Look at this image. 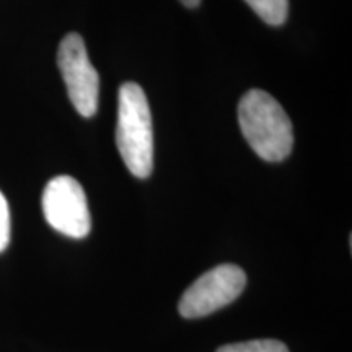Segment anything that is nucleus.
I'll use <instances>...</instances> for the list:
<instances>
[{"label":"nucleus","instance_id":"obj_1","mask_svg":"<svg viewBox=\"0 0 352 352\" xmlns=\"http://www.w3.org/2000/svg\"><path fill=\"white\" fill-rule=\"evenodd\" d=\"M240 129L250 147L266 162H283L294 147V129L285 109L267 91L253 88L239 103Z\"/></svg>","mask_w":352,"mask_h":352},{"label":"nucleus","instance_id":"obj_2","mask_svg":"<svg viewBox=\"0 0 352 352\" xmlns=\"http://www.w3.org/2000/svg\"><path fill=\"white\" fill-rule=\"evenodd\" d=\"M116 145L127 170L138 178H148L153 170L152 113L142 87L122 83L118 96Z\"/></svg>","mask_w":352,"mask_h":352},{"label":"nucleus","instance_id":"obj_3","mask_svg":"<svg viewBox=\"0 0 352 352\" xmlns=\"http://www.w3.org/2000/svg\"><path fill=\"white\" fill-rule=\"evenodd\" d=\"M57 65L67 87L69 100L83 118L98 111L100 76L91 65L87 46L78 33L65 34L57 51Z\"/></svg>","mask_w":352,"mask_h":352},{"label":"nucleus","instance_id":"obj_4","mask_svg":"<svg viewBox=\"0 0 352 352\" xmlns=\"http://www.w3.org/2000/svg\"><path fill=\"white\" fill-rule=\"evenodd\" d=\"M43 214L56 232L70 239H85L91 230L85 191L72 176H56L46 184L43 192Z\"/></svg>","mask_w":352,"mask_h":352},{"label":"nucleus","instance_id":"obj_5","mask_svg":"<svg viewBox=\"0 0 352 352\" xmlns=\"http://www.w3.org/2000/svg\"><path fill=\"white\" fill-rule=\"evenodd\" d=\"M246 274L236 264H220L196 279L179 300L178 310L184 318H202L240 297Z\"/></svg>","mask_w":352,"mask_h":352},{"label":"nucleus","instance_id":"obj_6","mask_svg":"<svg viewBox=\"0 0 352 352\" xmlns=\"http://www.w3.org/2000/svg\"><path fill=\"white\" fill-rule=\"evenodd\" d=\"M264 23L280 26L289 15V0H245Z\"/></svg>","mask_w":352,"mask_h":352},{"label":"nucleus","instance_id":"obj_7","mask_svg":"<svg viewBox=\"0 0 352 352\" xmlns=\"http://www.w3.org/2000/svg\"><path fill=\"white\" fill-rule=\"evenodd\" d=\"M217 352H289V347L277 340H253L222 346Z\"/></svg>","mask_w":352,"mask_h":352},{"label":"nucleus","instance_id":"obj_8","mask_svg":"<svg viewBox=\"0 0 352 352\" xmlns=\"http://www.w3.org/2000/svg\"><path fill=\"white\" fill-rule=\"evenodd\" d=\"M8 243H10V209L6 196L0 191V253L6 252Z\"/></svg>","mask_w":352,"mask_h":352},{"label":"nucleus","instance_id":"obj_9","mask_svg":"<svg viewBox=\"0 0 352 352\" xmlns=\"http://www.w3.org/2000/svg\"><path fill=\"white\" fill-rule=\"evenodd\" d=\"M179 2L183 3L184 7H189V8H195L201 3V0H179Z\"/></svg>","mask_w":352,"mask_h":352}]
</instances>
